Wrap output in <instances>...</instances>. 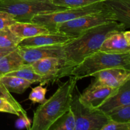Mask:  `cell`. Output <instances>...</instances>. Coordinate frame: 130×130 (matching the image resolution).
Masks as SVG:
<instances>
[{"label": "cell", "mask_w": 130, "mask_h": 130, "mask_svg": "<svg viewBox=\"0 0 130 130\" xmlns=\"http://www.w3.org/2000/svg\"><path fill=\"white\" fill-rule=\"evenodd\" d=\"M125 29V27L121 23L111 22L85 30L63 44L62 49L64 53V64L59 74V78L69 76L75 66L85 58L98 52L107 37Z\"/></svg>", "instance_id": "6da1fadb"}, {"label": "cell", "mask_w": 130, "mask_h": 130, "mask_svg": "<svg viewBox=\"0 0 130 130\" xmlns=\"http://www.w3.org/2000/svg\"><path fill=\"white\" fill-rule=\"evenodd\" d=\"M77 81L74 76H70L50 98L37 108L34 112L30 130H48L54 122L71 109Z\"/></svg>", "instance_id": "7a4b0ae2"}, {"label": "cell", "mask_w": 130, "mask_h": 130, "mask_svg": "<svg viewBox=\"0 0 130 130\" xmlns=\"http://www.w3.org/2000/svg\"><path fill=\"white\" fill-rule=\"evenodd\" d=\"M116 67L130 69V52L117 54L99 50L75 66L71 70L69 76H74L79 80L92 76L99 71Z\"/></svg>", "instance_id": "3957f363"}, {"label": "cell", "mask_w": 130, "mask_h": 130, "mask_svg": "<svg viewBox=\"0 0 130 130\" xmlns=\"http://www.w3.org/2000/svg\"><path fill=\"white\" fill-rule=\"evenodd\" d=\"M52 0H0V11L11 14L17 22H30L34 16L62 10Z\"/></svg>", "instance_id": "277c9868"}, {"label": "cell", "mask_w": 130, "mask_h": 130, "mask_svg": "<svg viewBox=\"0 0 130 130\" xmlns=\"http://www.w3.org/2000/svg\"><path fill=\"white\" fill-rule=\"evenodd\" d=\"M79 94L76 85L71 104L76 119L75 130H101L110 120L109 118L100 109L90 107L81 102Z\"/></svg>", "instance_id": "5b68a950"}, {"label": "cell", "mask_w": 130, "mask_h": 130, "mask_svg": "<svg viewBox=\"0 0 130 130\" xmlns=\"http://www.w3.org/2000/svg\"><path fill=\"white\" fill-rule=\"evenodd\" d=\"M104 8V1H102L83 7L65 8L54 12L39 14L34 16L30 22L43 25L50 32H57V25L87 14L100 11Z\"/></svg>", "instance_id": "8992f818"}, {"label": "cell", "mask_w": 130, "mask_h": 130, "mask_svg": "<svg viewBox=\"0 0 130 130\" xmlns=\"http://www.w3.org/2000/svg\"><path fill=\"white\" fill-rule=\"evenodd\" d=\"M111 22H118L116 15L105 6L100 11L59 24L56 27V30L71 36L76 37L91 28Z\"/></svg>", "instance_id": "52a82bcc"}, {"label": "cell", "mask_w": 130, "mask_h": 130, "mask_svg": "<svg viewBox=\"0 0 130 130\" xmlns=\"http://www.w3.org/2000/svg\"><path fill=\"white\" fill-rule=\"evenodd\" d=\"M63 44L33 47H19L18 51L24 61V64L30 65L35 61L48 57H57L64 59Z\"/></svg>", "instance_id": "ba28073f"}, {"label": "cell", "mask_w": 130, "mask_h": 130, "mask_svg": "<svg viewBox=\"0 0 130 130\" xmlns=\"http://www.w3.org/2000/svg\"><path fill=\"white\" fill-rule=\"evenodd\" d=\"M116 89L104 86L93 81L84 90L82 93L79 94V98L80 101L85 105L97 109Z\"/></svg>", "instance_id": "9c48e42d"}, {"label": "cell", "mask_w": 130, "mask_h": 130, "mask_svg": "<svg viewBox=\"0 0 130 130\" xmlns=\"http://www.w3.org/2000/svg\"><path fill=\"white\" fill-rule=\"evenodd\" d=\"M94 81L104 86L118 88L130 79V69L116 67L99 71L92 75Z\"/></svg>", "instance_id": "30bf717a"}, {"label": "cell", "mask_w": 130, "mask_h": 130, "mask_svg": "<svg viewBox=\"0 0 130 130\" xmlns=\"http://www.w3.org/2000/svg\"><path fill=\"white\" fill-rule=\"evenodd\" d=\"M63 64V58L48 57L35 61L30 65L37 74L46 79L47 83L59 78Z\"/></svg>", "instance_id": "8fae6325"}, {"label": "cell", "mask_w": 130, "mask_h": 130, "mask_svg": "<svg viewBox=\"0 0 130 130\" xmlns=\"http://www.w3.org/2000/svg\"><path fill=\"white\" fill-rule=\"evenodd\" d=\"M99 51L109 53H124L130 52V32H116L106 38Z\"/></svg>", "instance_id": "7c38bea8"}, {"label": "cell", "mask_w": 130, "mask_h": 130, "mask_svg": "<svg viewBox=\"0 0 130 130\" xmlns=\"http://www.w3.org/2000/svg\"><path fill=\"white\" fill-rule=\"evenodd\" d=\"M75 37L67 35L60 32H49L40 34L31 38L22 39L19 43V47H33L41 46L63 44Z\"/></svg>", "instance_id": "4fadbf2b"}, {"label": "cell", "mask_w": 130, "mask_h": 130, "mask_svg": "<svg viewBox=\"0 0 130 130\" xmlns=\"http://www.w3.org/2000/svg\"><path fill=\"white\" fill-rule=\"evenodd\" d=\"M130 104V79L116 89L115 91L97 109L106 114L112 109Z\"/></svg>", "instance_id": "5bb4252c"}, {"label": "cell", "mask_w": 130, "mask_h": 130, "mask_svg": "<svg viewBox=\"0 0 130 130\" xmlns=\"http://www.w3.org/2000/svg\"><path fill=\"white\" fill-rule=\"evenodd\" d=\"M104 5L117 17L118 22L128 29L130 27V0H104Z\"/></svg>", "instance_id": "9a60e30c"}, {"label": "cell", "mask_w": 130, "mask_h": 130, "mask_svg": "<svg viewBox=\"0 0 130 130\" xmlns=\"http://www.w3.org/2000/svg\"><path fill=\"white\" fill-rule=\"evenodd\" d=\"M10 30L22 39L31 38L40 34H47L50 32L46 27L34 22H17L9 27Z\"/></svg>", "instance_id": "2e32d148"}, {"label": "cell", "mask_w": 130, "mask_h": 130, "mask_svg": "<svg viewBox=\"0 0 130 130\" xmlns=\"http://www.w3.org/2000/svg\"><path fill=\"white\" fill-rule=\"evenodd\" d=\"M24 65L22 58L18 48L0 58V77L5 76L11 71L18 69Z\"/></svg>", "instance_id": "e0dca14e"}, {"label": "cell", "mask_w": 130, "mask_h": 130, "mask_svg": "<svg viewBox=\"0 0 130 130\" xmlns=\"http://www.w3.org/2000/svg\"><path fill=\"white\" fill-rule=\"evenodd\" d=\"M0 83L2 84L10 93H24L32 84L20 77L11 76H3L0 77Z\"/></svg>", "instance_id": "ac0fdd59"}, {"label": "cell", "mask_w": 130, "mask_h": 130, "mask_svg": "<svg viewBox=\"0 0 130 130\" xmlns=\"http://www.w3.org/2000/svg\"><path fill=\"white\" fill-rule=\"evenodd\" d=\"M6 76H16V77H20V78L29 81L32 84L39 82L41 83V85H43V84L46 83V79L37 74L33 69L31 65L29 64H24L21 67H19L18 69L9 72L6 74Z\"/></svg>", "instance_id": "d6986e66"}, {"label": "cell", "mask_w": 130, "mask_h": 130, "mask_svg": "<svg viewBox=\"0 0 130 130\" xmlns=\"http://www.w3.org/2000/svg\"><path fill=\"white\" fill-rule=\"evenodd\" d=\"M76 119L71 109L52 124L48 130H75Z\"/></svg>", "instance_id": "ffe728a7"}, {"label": "cell", "mask_w": 130, "mask_h": 130, "mask_svg": "<svg viewBox=\"0 0 130 130\" xmlns=\"http://www.w3.org/2000/svg\"><path fill=\"white\" fill-rule=\"evenodd\" d=\"M22 40L9 27L0 30V47L17 48Z\"/></svg>", "instance_id": "44dd1931"}, {"label": "cell", "mask_w": 130, "mask_h": 130, "mask_svg": "<svg viewBox=\"0 0 130 130\" xmlns=\"http://www.w3.org/2000/svg\"><path fill=\"white\" fill-rule=\"evenodd\" d=\"M105 114L111 120L119 123H130V104L116 108Z\"/></svg>", "instance_id": "7402d4cb"}, {"label": "cell", "mask_w": 130, "mask_h": 130, "mask_svg": "<svg viewBox=\"0 0 130 130\" xmlns=\"http://www.w3.org/2000/svg\"><path fill=\"white\" fill-rule=\"evenodd\" d=\"M102 1L104 0H52L54 5L65 8L83 7Z\"/></svg>", "instance_id": "603a6c76"}, {"label": "cell", "mask_w": 130, "mask_h": 130, "mask_svg": "<svg viewBox=\"0 0 130 130\" xmlns=\"http://www.w3.org/2000/svg\"><path fill=\"white\" fill-rule=\"evenodd\" d=\"M0 98L1 99H4L5 100H8V102H10L12 104L13 106L15 107V109H16L17 111L18 112L19 114V116H27L26 111L24 110V108L20 105L19 102H17L15 100V98L11 95L10 91H8V90L1 83H0Z\"/></svg>", "instance_id": "cb8c5ba5"}, {"label": "cell", "mask_w": 130, "mask_h": 130, "mask_svg": "<svg viewBox=\"0 0 130 130\" xmlns=\"http://www.w3.org/2000/svg\"><path fill=\"white\" fill-rule=\"evenodd\" d=\"M47 92V88L43 87V85H40L39 86L32 88L31 92L30 93L29 96V99L33 103H39L43 104L46 101V94Z\"/></svg>", "instance_id": "d4e9b609"}, {"label": "cell", "mask_w": 130, "mask_h": 130, "mask_svg": "<svg viewBox=\"0 0 130 130\" xmlns=\"http://www.w3.org/2000/svg\"><path fill=\"white\" fill-rule=\"evenodd\" d=\"M101 130H130V123H119L110 119Z\"/></svg>", "instance_id": "484cf974"}, {"label": "cell", "mask_w": 130, "mask_h": 130, "mask_svg": "<svg viewBox=\"0 0 130 130\" xmlns=\"http://www.w3.org/2000/svg\"><path fill=\"white\" fill-rule=\"evenodd\" d=\"M17 21L11 14L3 11H0V30L9 27Z\"/></svg>", "instance_id": "4316f807"}, {"label": "cell", "mask_w": 130, "mask_h": 130, "mask_svg": "<svg viewBox=\"0 0 130 130\" xmlns=\"http://www.w3.org/2000/svg\"><path fill=\"white\" fill-rule=\"evenodd\" d=\"M0 112H5L19 116V114L12 104L8 100L0 98Z\"/></svg>", "instance_id": "83f0119b"}, {"label": "cell", "mask_w": 130, "mask_h": 130, "mask_svg": "<svg viewBox=\"0 0 130 130\" xmlns=\"http://www.w3.org/2000/svg\"><path fill=\"white\" fill-rule=\"evenodd\" d=\"M31 122L29 119L28 116H19V118L15 122V127L17 129H27V130H30L31 129Z\"/></svg>", "instance_id": "f1b7e54d"}, {"label": "cell", "mask_w": 130, "mask_h": 130, "mask_svg": "<svg viewBox=\"0 0 130 130\" xmlns=\"http://www.w3.org/2000/svg\"><path fill=\"white\" fill-rule=\"evenodd\" d=\"M17 48H2V47H0V58L2 57L3 56L9 53L10 52H12Z\"/></svg>", "instance_id": "f546056e"}]
</instances>
